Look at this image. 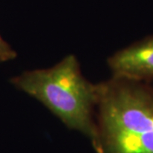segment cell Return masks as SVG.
Listing matches in <instances>:
<instances>
[{"label": "cell", "instance_id": "1", "mask_svg": "<svg viewBox=\"0 0 153 153\" xmlns=\"http://www.w3.org/2000/svg\"><path fill=\"white\" fill-rule=\"evenodd\" d=\"M96 153H153V87L112 76L99 82Z\"/></svg>", "mask_w": 153, "mask_h": 153}, {"label": "cell", "instance_id": "2", "mask_svg": "<svg viewBox=\"0 0 153 153\" xmlns=\"http://www.w3.org/2000/svg\"><path fill=\"white\" fill-rule=\"evenodd\" d=\"M10 82L44 105L68 128L94 140L98 85L82 75L75 55H67L49 68L23 71Z\"/></svg>", "mask_w": 153, "mask_h": 153}, {"label": "cell", "instance_id": "3", "mask_svg": "<svg viewBox=\"0 0 153 153\" xmlns=\"http://www.w3.org/2000/svg\"><path fill=\"white\" fill-rule=\"evenodd\" d=\"M106 63L112 76L151 83L153 81V36L117 51Z\"/></svg>", "mask_w": 153, "mask_h": 153}, {"label": "cell", "instance_id": "4", "mask_svg": "<svg viewBox=\"0 0 153 153\" xmlns=\"http://www.w3.org/2000/svg\"><path fill=\"white\" fill-rule=\"evenodd\" d=\"M17 57V53L12 49L10 44L7 43L0 35V62H7L15 60Z\"/></svg>", "mask_w": 153, "mask_h": 153}]
</instances>
